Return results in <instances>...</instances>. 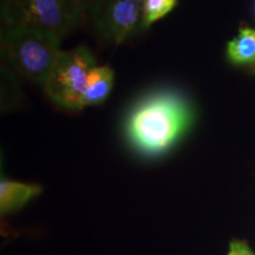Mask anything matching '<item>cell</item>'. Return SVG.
Here are the masks:
<instances>
[{
	"label": "cell",
	"mask_w": 255,
	"mask_h": 255,
	"mask_svg": "<svg viewBox=\"0 0 255 255\" xmlns=\"http://www.w3.org/2000/svg\"><path fill=\"white\" fill-rule=\"evenodd\" d=\"M195 120V108L182 92L158 89L131 105L124 120L123 131L137 152L159 156L183 138Z\"/></svg>",
	"instance_id": "obj_1"
},
{
	"label": "cell",
	"mask_w": 255,
	"mask_h": 255,
	"mask_svg": "<svg viewBox=\"0 0 255 255\" xmlns=\"http://www.w3.org/2000/svg\"><path fill=\"white\" fill-rule=\"evenodd\" d=\"M63 38L36 27L4 26L0 49L6 65L24 78L44 88L62 52Z\"/></svg>",
	"instance_id": "obj_2"
},
{
	"label": "cell",
	"mask_w": 255,
	"mask_h": 255,
	"mask_svg": "<svg viewBox=\"0 0 255 255\" xmlns=\"http://www.w3.org/2000/svg\"><path fill=\"white\" fill-rule=\"evenodd\" d=\"M90 0H0L4 26L36 27L62 38L78 30L87 20Z\"/></svg>",
	"instance_id": "obj_3"
},
{
	"label": "cell",
	"mask_w": 255,
	"mask_h": 255,
	"mask_svg": "<svg viewBox=\"0 0 255 255\" xmlns=\"http://www.w3.org/2000/svg\"><path fill=\"white\" fill-rule=\"evenodd\" d=\"M95 66V57L87 46L62 51L43 88L47 98L62 109H84L89 76Z\"/></svg>",
	"instance_id": "obj_4"
},
{
	"label": "cell",
	"mask_w": 255,
	"mask_h": 255,
	"mask_svg": "<svg viewBox=\"0 0 255 255\" xmlns=\"http://www.w3.org/2000/svg\"><path fill=\"white\" fill-rule=\"evenodd\" d=\"M143 0H90L87 19L102 43L119 46L141 30Z\"/></svg>",
	"instance_id": "obj_5"
},
{
	"label": "cell",
	"mask_w": 255,
	"mask_h": 255,
	"mask_svg": "<svg viewBox=\"0 0 255 255\" xmlns=\"http://www.w3.org/2000/svg\"><path fill=\"white\" fill-rule=\"evenodd\" d=\"M41 190L38 184L2 178L0 181V212L2 215L17 212L39 195Z\"/></svg>",
	"instance_id": "obj_6"
},
{
	"label": "cell",
	"mask_w": 255,
	"mask_h": 255,
	"mask_svg": "<svg viewBox=\"0 0 255 255\" xmlns=\"http://www.w3.org/2000/svg\"><path fill=\"white\" fill-rule=\"evenodd\" d=\"M115 82V71L109 65H96L89 76L84 96V108L100 105L107 101Z\"/></svg>",
	"instance_id": "obj_7"
},
{
	"label": "cell",
	"mask_w": 255,
	"mask_h": 255,
	"mask_svg": "<svg viewBox=\"0 0 255 255\" xmlns=\"http://www.w3.org/2000/svg\"><path fill=\"white\" fill-rule=\"evenodd\" d=\"M227 58L233 65L252 66L255 63V28L240 26L237 37L228 41Z\"/></svg>",
	"instance_id": "obj_8"
},
{
	"label": "cell",
	"mask_w": 255,
	"mask_h": 255,
	"mask_svg": "<svg viewBox=\"0 0 255 255\" xmlns=\"http://www.w3.org/2000/svg\"><path fill=\"white\" fill-rule=\"evenodd\" d=\"M13 70L2 62L1 64V109L8 111L17 105L19 102L18 96L20 95L18 81L15 78Z\"/></svg>",
	"instance_id": "obj_9"
},
{
	"label": "cell",
	"mask_w": 255,
	"mask_h": 255,
	"mask_svg": "<svg viewBox=\"0 0 255 255\" xmlns=\"http://www.w3.org/2000/svg\"><path fill=\"white\" fill-rule=\"evenodd\" d=\"M178 0H143V17L141 30H146L152 24L164 18L175 8Z\"/></svg>",
	"instance_id": "obj_10"
},
{
	"label": "cell",
	"mask_w": 255,
	"mask_h": 255,
	"mask_svg": "<svg viewBox=\"0 0 255 255\" xmlns=\"http://www.w3.org/2000/svg\"><path fill=\"white\" fill-rule=\"evenodd\" d=\"M228 255H255L245 241L233 240L229 245Z\"/></svg>",
	"instance_id": "obj_11"
},
{
	"label": "cell",
	"mask_w": 255,
	"mask_h": 255,
	"mask_svg": "<svg viewBox=\"0 0 255 255\" xmlns=\"http://www.w3.org/2000/svg\"><path fill=\"white\" fill-rule=\"evenodd\" d=\"M250 72H251V73H255V63L253 64V65L251 66V69H250Z\"/></svg>",
	"instance_id": "obj_12"
}]
</instances>
